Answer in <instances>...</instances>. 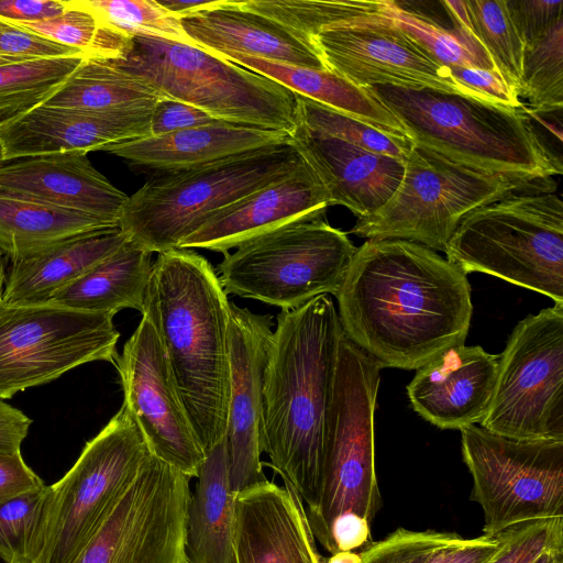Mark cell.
I'll list each match as a JSON object with an SVG mask.
<instances>
[{
    "label": "cell",
    "mask_w": 563,
    "mask_h": 563,
    "mask_svg": "<svg viewBox=\"0 0 563 563\" xmlns=\"http://www.w3.org/2000/svg\"><path fill=\"white\" fill-rule=\"evenodd\" d=\"M343 333L380 367L418 369L465 343L473 305L467 274L406 240H366L336 294Z\"/></svg>",
    "instance_id": "6da1fadb"
},
{
    "label": "cell",
    "mask_w": 563,
    "mask_h": 563,
    "mask_svg": "<svg viewBox=\"0 0 563 563\" xmlns=\"http://www.w3.org/2000/svg\"><path fill=\"white\" fill-rule=\"evenodd\" d=\"M342 335L332 298L321 295L282 310L267 349L262 451L306 509L318 499Z\"/></svg>",
    "instance_id": "7a4b0ae2"
},
{
    "label": "cell",
    "mask_w": 563,
    "mask_h": 563,
    "mask_svg": "<svg viewBox=\"0 0 563 563\" xmlns=\"http://www.w3.org/2000/svg\"><path fill=\"white\" fill-rule=\"evenodd\" d=\"M142 316L158 336L206 454L225 439L230 399V301L213 266L188 249L158 253Z\"/></svg>",
    "instance_id": "3957f363"
},
{
    "label": "cell",
    "mask_w": 563,
    "mask_h": 563,
    "mask_svg": "<svg viewBox=\"0 0 563 563\" xmlns=\"http://www.w3.org/2000/svg\"><path fill=\"white\" fill-rule=\"evenodd\" d=\"M365 89L394 114L412 143L449 159L527 184L562 174L561 159L523 106L516 109L429 88Z\"/></svg>",
    "instance_id": "277c9868"
},
{
    "label": "cell",
    "mask_w": 563,
    "mask_h": 563,
    "mask_svg": "<svg viewBox=\"0 0 563 563\" xmlns=\"http://www.w3.org/2000/svg\"><path fill=\"white\" fill-rule=\"evenodd\" d=\"M130 44L111 66L219 121L291 134L297 95L277 81L195 45L148 33H128Z\"/></svg>",
    "instance_id": "5b68a950"
},
{
    "label": "cell",
    "mask_w": 563,
    "mask_h": 563,
    "mask_svg": "<svg viewBox=\"0 0 563 563\" xmlns=\"http://www.w3.org/2000/svg\"><path fill=\"white\" fill-rule=\"evenodd\" d=\"M302 161L290 141L190 169L154 174L129 196L119 228L152 254L178 249L213 214L287 176Z\"/></svg>",
    "instance_id": "8992f818"
},
{
    "label": "cell",
    "mask_w": 563,
    "mask_h": 563,
    "mask_svg": "<svg viewBox=\"0 0 563 563\" xmlns=\"http://www.w3.org/2000/svg\"><path fill=\"white\" fill-rule=\"evenodd\" d=\"M444 253L466 274H489L563 305V202L553 189L514 192L473 210Z\"/></svg>",
    "instance_id": "52a82bcc"
},
{
    "label": "cell",
    "mask_w": 563,
    "mask_h": 563,
    "mask_svg": "<svg viewBox=\"0 0 563 563\" xmlns=\"http://www.w3.org/2000/svg\"><path fill=\"white\" fill-rule=\"evenodd\" d=\"M151 455L122 405L70 470L46 485L26 563H73Z\"/></svg>",
    "instance_id": "ba28073f"
},
{
    "label": "cell",
    "mask_w": 563,
    "mask_h": 563,
    "mask_svg": "<svg viewBox=\"0 0 563 563\" xmlns=\"http://www.w3.org/2000/svg\"><path fill=\"white\" fill-rule=\"evenodd\" d=\"M380 365L343 333L316 505L306 509L316 540L327 550L333 520L356 514L369 523L382 506L375 471L374 412Z\"/></svg>",
    "instance_id": "9c48e42d"
},
{
    "label": "cell",
    "mask_w": 563,
    "mask_h": 563,
    "mask_svg": "<svg viewBox=\"0 0 563 563\" xmlns=\"http://www.w3.org/2000/svg\"><path fill=\"white\" fill-rule=\"evenodd\" d=\"M549 179L527 184L449 159L412 143L402 179L376 211L358 218L352 233L367 240L397 239L444 252L473 210L510 194L554 189Z\"/></svg>",
    "instance_id": "30bf717a"
},
{
    "label": "cell",
    "mask_w": 563,
    "mask_h": 563,
    "mask_svg": "<svg viewBox=\"0 0 563 563\" xmlns=\"http://www.w3.org/2000/svg\"><path fill=\"white\" fill-rule=\"evenodd\" d=\"M355 251L323 216L302 218L225 253L219 280L227 295L294 310L318 296H336Z\"/></svg>",
    "instance_id": "8fae6325"
},
{
    "label": "cell",
    "mask_w": 563,
    "mask_h": 563,
    "mask_svg": "<svg viewBox=\"0 0 563 563\" xmlns=\"http://www.w3.org/2000/svg\"><path fill=\"white\" fill-rule=\"evenodd\" d=\"M479 426L512 440L563 441V305L514 328Z\"/></svg>",
    "instance_id": "7c38bea8"
},
{
    "label": "cell",
    "mask_w": 563,
    "mask_h": 563,
    "mask_svg": "<svg viewBox=\"0 0 563 563\" xmlns=\"http://www.w3.org/2000/svg\"><path fill=\"white\" fill-rule=\"evenodd\" d=\"M460 431L471 499L484 515L483 534L563 517V441L512 440L475 424Z\"/></svg>",
    "instance_id": "4fadbf2b"
},
{
    "label": "cell",
    "mask_w": 563,
    "mask_h": 563,
    "mask_svg": "<svg viewBox=\"0 0 563 563\" xmlns=\"http://www.w3.org/2000/svg\"><path fill=\"white\" fill-rule=\"evenodd\" d=\"M113 316L51 303H0V399L96 361L114 364Z\"/></svg>",
    "instance_id": "5bb4252c"
},
{
    "label": "cell",
    "mask_w": 563,
    "mask_h": 563,
    "mask_svg": "<svg viewBox=\"0 0 563 563\" xmlns=\"http://www.w3.org/2000/svg\"><path fill=\"white\" fill-rule=\"evenodd\" d=\"M190 479L151 455L73 563H183Z\"/></svg>",
    "instance_id": "9a60e30c"
},
{
    "label": "cell",
    "mask_w": 563,
    "mask_h": 563,
    "mask_svg": "<svg viewBox=\"0 0 563 563\" xmlns=\"http://www.w3.org/2000/svg\"><path fill=\"white\" fill-rule=\"evenodd\" d=\"M311 42L329 70L360 87L429 88L476 98L399 29L382 1L376 12L321 30Z\"/></svg>",
    "instance_id": "2e32d148"
},
{
    "label": "cell",
    "mask_w": 563,
    "mask_h": 563,
    "mask_svg": "<svg viewBox=\"0 0 563 563\" xmlns=\"http://www.w3.org/2000/svg\"><path fill=\"white\" fill-rule=\"evenodd\" d=\"M124 401L153 456L196 478L206 454L176 390L164 349L142 319L114 361Z\"/></svg>",
    "instance_id": "e0dca14e"
},
{
    "label": "cell",
    "mask_w": 563,
    "mask_h": 563,
    "mask_svg": "<svg viewBox=\"0 0 563 563\" xmlns=\"http://www.w3.org/2000/svg\"><path fill=\"white\" fill-rule=\"evenodd\" d=\"M273 318L230 302V399L225 442L234 493L267 481L263 472V380Z\"/></svg>",
    "instance_id": "ac0fdd59"
},
{
    "label": "cell",
    "mask_w": 563,
    "mask_h": 563,
    "mask_svg": "<svg viewBox=\"0 0 563 563\" xmlns=\"http://www.w3.org/2000/svg\"><path fill=\"white\" fill-rule=\"evenodd\" d=\"M153 107L90 112L40 104L0 124L3 161L88 153L112 143L150 136Z\"/></svg>",
    "instance_id": "d6986e66"
},
{
    "label": "cell",
    "mask_w": 563,
    "mask_h": 563,
    "mask_svg": "<svg viewBox=\"0 0 563 563\" xmlns=\"http://www.w3.org/2000/svg\"><path fill=\"white\" fill-rule=\"evenodd\" d=\"M327 192L305 161L290 174L209 218L178 249L228 253L242 243L302 218L323 216Z\"/></svg>",
    "instance_id": "ffe728a7"
},
{
    "label": "cell",
    "mask_w": 563,
    "mask_h": 563,
    "mask_svg": "<svg viewBox=\"0 0 563 563\" xmlns=\"http://www.w3.org/2000/svg\"><path fill=\"white\" fill-rule=\"evenodd\" d=\"M303 501L268 479L235 493L232 563H321Z\"/></svg>",
    "instance_id": "44dd1931"
},
{
    "label": "cell",
    "mask_w": 563,
    "mask_h": 563,
    "mask_svg": "<svg viewBox=\"0 0 563 563\" xmlns=\"http://www.w3.org/2000/svg\"><path fill=\"white\" fill-rule=\"evenodd\" d=\"M499 355L479 345H456L419 367L407 385L413 410L440 429L479 423L495 389Z\"/></svg>",
    "instance_id": "7402d4cb"
},
{
    "label": "cell",
    "mask_w": 563,
    "mask_h": 563,
    "mask_svg": "<svg viewBox=\"0 0 563 563\" xmlns=\"http://www.w3.org/2000/svg\"><path fill=\"white\" fill-rule=\"evenodd\" d=\"M0 195L91 214L117 225L129 198L93 167L84 152L1 164Z\"/></svg>",
    "instance_id": "603a6c76"
},
{
    "label": "cell",
    "mask_w": 563,
    "mask_h": 563,
    "mask_svg": "<svg viewBox=\"0 0 563 563\" xmlns=\"http://www.w3.org/2000/svg\"><path fill=\"white\" fill-rule=\"evenodd\" d=\"M291 143L323 186L329 205L363 218L380 208L398 188L405 161L358 147L297 121Z\"/></svg>",
    "instance_id": "cb8c5ba5"
},
{
    "label": "cell",
    "mask_w": 563,
    "mask_h": 563,
    "mask_svg": "<svg viewBox=\"0 0 563 563\" xmlns=\"http://www.w3.org/2000/svg\"><path fill=\"white\" fill-rule=\"evenodd\" d=\"M179 20L195 46L217 56L241 54L285 65L328 69L310 40L245 8L241 1L213 0Z\"/></svg>",
    "instance_id": "d4e9b609"
},
{
    "label": "cell",
    "mask_w": 563,
    "mask_h": 563,
    "mask_svg": "<svg viewBox=\"0 0 563 563\" xmlns=\"http://www.w3.org/2000/svg\"><path fill=\"white\" fill-rule=\"evenodd\" d=\"M284 132L217 121L159 136L112 143L100 151L154 174L203 166L250 151L290 142Z\"/></svg>",
    "instance_id": "484cf974"
},
{
    "label": "cell",
    "mask_w": 563,
    "mask_h": 563,
    "mask_svg": "<svg viewBox=\"0 0 563 563\" xmlns=\"http://www.w3.org/2000/svg\"><path fill=\"white\" fill-rule=\"evenodd\" d=\"M128 236L119 227L85 233L10 262L2 302L41 305L117 252Z\"/></svg>",
    "instance_id": "4316f807"
},
{
    "label": "cell",
    "mask_w": 563,
    "mask_h": 563,
    "mask_svg": "<svg viewBox=\"0 0 563 563\" xmlns=\"http://www.w3.org/2000/svg\"><path fill=\"white\" fill-rule=\"evenodd\" d=\"M186 512L183 563H232L235 493L225 439L206 453Z\"/></svg>",
    "instance_id": "83f0119b"
},
{
    "label": "cell",
    "mask_w": 563,
    "mask_h": 563,
    "mask_svg": "<svg viewBox=\"0 0 563 563\" xmlns=\"http://www.w3.org/2000/svg\"><path fill=\"white\" fill-rule=\"evenodd\" d=\"M152 264V253L128 240L47 303L113 317L125 308L142 313Z\"/></svg>",
    "instance_id": "f1b7e54d"
},
{
    "label": "cell",
    "mask_w": 563,
    "mask_h": 563,
    "mask_svg": "<svg viewBox=\"0 0 563 563\" xmlns=\"http://www.w3.org/2000/svg\"><path fill=\"white\" fill-rule=\"evenodd\" d=\"M219 57L268 77L297 95L356 118L379 131L408 139L401 124L383 103L365 88L329 69L285 65L241 54Z\"/></svg>",
    "instance_id": "f546056e"
},
{
    "label": "cell",
    "mask_w": 563,
    "mask_h": 563,
    "mask_svg": "<svg viewBox=\"0 0 563 563\" xmlns=\"http://www.w3.org/2000/svg\"><path fill=\"white\" fill-rule=\"evenodd\" d=\"M115 227L119 225L91 214L0 195V254L9 262Z\"/></svg>",
    "instance_id": "4dcf8cb0"
},
{
    "label": "cell",
    "mask_w": 563,
    "mask_h": 563,
    "mask_svg": "<svg viewBox=\"0 0 563 563\" xmlns=\"http://www.w3.org/2000/svg\"><path fill=\"white\" fill-rule=\"evenodd\" d=\"M162 97L155 89L111 66L85 57L68 78L42 103L90 112H110L154 104Z\"/></svg>",
    "instance_id": "1f68e13d"
},
{
    "label": "cell",
    "mask_w": 563,
    "mask_h": 563,
    "mask_svg": "<svg viewBox=\"0 0 563 563\" xmlns=\"http://www.w3.org/2000/svg\"><path fill=\"white\" fill-rule=\"evenodd\" d=\"M65 3L67 9L56 18L15 25L76 48L89 58L115 59L124 54L130 44V34L110 25L78 0Z\"/></svg>",
    "instance_id": "d6a6232c"
},
{
    "label": "cell",
    "mask_w": 563,
    "mask_h": 563,
    "mask_svg": "<svg viewBox=\"0 0 563 563\" xmlns=\"http://www.w3.org/2000/svg\"><path fill=\"white\" fill-rule=\"evenodd\" d=\"M85 57L80 54L0 66V124L42 104Z\"/></svg>",
    "instance_id": "836d02e7"
},
{
    "label": "cell",
    "mask_w": 563,
    "mask_h": 563,
    "mask_svg": "<svg viewBox=\"0 0 563 563\" xmlns=\"http://www.w3.org/2000/svg\"><path fill=\"white\" fill-rule=\"evenodd\" d=\"M476 38L496 71L520 97L526 46L508 13L505 0H466Z\"/></svg>",
    "instance_id": "e575fe53"
},
{
    "label": "cell",
    "mask_w": 563,
    "mask_h": 563,
    "mask_svg": "<svg viewBox=\"0 0 563 563\" xmlns=\"http://www.w3.org/2000/svg\"><path fill=\"white\" fill-rule=\"evenodd\" d=\"M520 97L531 112L551 113L563 107V18L539 41L526 47Z\"/></svg>",
    "instance_id": "d590c367"
},
{
    "label": "cell",
    "mask_w": 563,
    "mask_h": 563,
    "mask_svg": "<svg viewBox=\"0 0 563 563\" xmlns=\"http://www.w3.org/2000/svg\"><path fill=\"white\" fill-rule=\"evenodd\" d=\"M241 2L245 8L282 23L310 41L321 30L376 12L380 5V0H247Z\"/></svg>",
    "instance_id": "8d00e7d4"
},
{
    "label": "cell",
    "mask_w": 563,
    "mask_h": 563,
    "mask_svg": "<svg viewBox=\"0 0 563 563\" xmlns=\"http://www.w3.org/2000/svg\"><path fill=\"white\" fill-rule=\"evenodd\" d=\"M297 121L311 130L402 161L407 158L412 146L409 139L387 134L356 118L300 95H297Z\"/></svg>",
    "instance_id": "74e56055"
},
{
    "label": "cell",
    "mask_w": 563,
    "mask_h": 563,
    "mask_svg": "<svg viewBox=\"0 0 563 563\" xmlns=\"http://www.w3.org/2000/svg\"><path fill=\"white\" fill-rule=\"evenodd\" d=\"M380 1L383 11L438 64L495 70L464 46L448 27L398 5L396 1Z\"/></svg>",
    "instance_id": "f35d334b"
},
{
    "label": "cell",
    "mask_w": 563,
    "mask_h": 563,
    "mask_svg": "<svg viewBox=\"0 0 563 563\" xmlns=\"http://www.w3.org/2000/svg\"><path fill=\"white\" fill-rule=\"evenodd\" d=\"M103 21L125 33H148L190 44L178 16L164 9L157 0H78Z\"/></svg>",
    "instance_id": "ab89813d"
},
{
    "label": "cell",
    "mask_w": 563,
    "mask_h": 563,
    "mask_svg": "<svg viewBox=\"0 0 563 563\" xmlns=\"http://www.w3.org/2000/svg\"><path fill=\"white\" fill-rule=\"evenodd\" d=\"M465 538L450 531H416L398 528L360 552L361 563H427L439 550Z\"/></svg>",
    "instance_id": "60d3db41"
},
{
    "label": "cell",
    "mask_w": 563,
    "mask_h": 563,
    "mask_svg": "<svg viewBox=\"0 0 563 563\" xmlns=\"http://www.w3.org/2000/svg\"><path fill=\"white\" fill-rule=\"evenodd\" d=\"M495 537L500 549L492 563H536L544 553L563 549V517L523 521Z\"/></svg>",
    "instance_id": "b9f144b4"
},
{
    "label": "cell",
    "mask_w": 563,
    "mask_h": 563,
    "mask_svg": "<svg viewBox=\"0 0 563 563\" xmlns=\"http://www.w3.org/2000/svg\"><path fill=\"white\" fill-rule=\"evenodd\" d=\"M46 485L0 504V559L3 563H26L27 548Z\"/></svg>",
    "instance_id": "7bdbcfd3"
},
{
    "label": "cell",
    "mask_w": 563,
    "mask_h": 563,
    "mask_svg": "<svg viewBox=\"0 0 563 563\" xmlns=\"http://www.w3.org/2000/svg\"><path fill=\"white\" fill-rule=\"evenodd\" d=\"M82 54L0 19V66ZM84 55V54H82Z\"/></svg>",
    "instance_id": "ee69618b"
},
{
    "label": "cell",
    "mask_w": 563,
    "mask_h": 563,
    "mask_svg": "<svg viewBox=\"0 0 563 563\" xmlns=\"http://www.w3.org/2000/svg\"><path fill=\"white\" fill-rule=\"evenodd\" d=\"M525 46L542 38L563 18L562 0H505Z\"/></svg>",
    "instance_id": "f6af8a7d"
},
{
    "label": "cell",
    "mask_w": 563,
    "mask_h": 563,
    "mask_svg": "<svg viewBox=\"0 0 563 563\" xmlns=\"http://www.w3.org/2000/svg\"><path fill=\"white\" fill-rule=\"evenodd\" d=\"M446 68L455 82L470 90L477 99L516 109L522 107L520 97L496 70L464 66Z\"/></svg>",
    "instance_id": "bcb514c9"
},
{
    "label": "cell",
    "mask_w": 563,
    "mask_h": 563,
    "mask_svg": "<svg viewBox=\"0 0 563 563\" xmlns=\"http://www.w3.org/2000/svg\"><path fill=\"white\" fill-rule=\"evenodd\" d=\"M207 112L186 102L159 97L154 103L151 117V135L159 136L176 131L197 128L217 122Z\"/></svg>",
    "instance_id": "7dc6e473"
},
{
    "label": "cell",
    "mask_w": 563,
    "mask_h": 563,
    "mask_svg": "<svg viewBox=\"0 0 563 563\" xmlns=\"http://www.w3.org/2000/svg\"><path fill=\"white\" fill-rule=\"evenodd\" d=\"M45 484L26 465L21 452H0V504Z\"/></svg>",
    "instance_id": "c3c4849f"
},
{
    "label": "cell",
    "mask_w": 563,
    "mask_h": 563,
    "mask_svg": "<svg viewBox=\"0 0 563 563\" xmlns=\"http://www.w3.org/2000/svg\"><path fill=\"white\" fill-rule=\"evenodd\" d=\"M499 549L495 536L482 534L437 551L427 563H492Z\"/></svg>",
    "instance_id": "681fc988"
},
{
    "label": "cell",
    "mask_w": 563,
    "mask_h": 563,
    "mask_svg": "<svg viewBox=\"0 0 563 563\" xmlns=\"http://www.w3.org/2000/svg\"><path fill=\"white\" fill-rule=\"evenodd\" d=\"M371 542V523L356 514H343L336 517L329 532L327 551H353Z\"/></svg>",
    "instance_id": "f907efd6"
},
{
    "label": "cell",
    "mask_w": 563,
    "mask_h": 563,
    "mask_svg": "<svg viewBox=\"0 0 563 563\" xmlns=\"http://www.w3.org/2000/svg\"><path fill=\"white\" fill-rule=\"evenodd\" d=\"M67 9L58 0H0V19L12 23H35L58 16Z\"/></svg>",
    "instance_id": "816d5d0a"
},
{
    "label": "cell",
    "mask_w": 563,
    "mask_h": 563,
    "mask_svg": "<svg viewBox=\"0 0 563 563\" xmlns=\"http://www.w3.org/2000/svg\"><path fill=\"white\" fill-rule=\"evenodd\" d=\"M32 420L21 410L0 399V452H21Z\"/></svg>",
    "instance_id": "f5cc1de1"
},
{
    "label": "cell",
    "mask_w": 563,
    "mask_h": 563,
    "mask_svg": "<svg viewBox=\"0 0 563 563\" xmlns=\"http://www.w3.org/2000/svg\"><path fill=\"white\" fill-rule=\"evenodd\" d=\"M213 0H157V2L172 14L180 18L209 5Z\"/></svg>",
    "instance_id": "db71d44e"
},
{
    "label": "cell",
    "mask_w": 563,
    "mask_h": 563,
    "mask_svg": "<svg viewBox=\"0 0 563 563\" xmlns=\"http://www.w3.org/2000/svg\"><path fill=\"white\" fill-rule=\"evenodd\" d=\"M321 563H361V556L354 551H339L329 558L322 556Z\"/></svg>",
    "instance_id": "11a10c76"
},
{
    "label": "cell",
    "mask_w": 563,
    "mask_h": 563,
    "mask_svg": "<svg viewBox=\"0 0 563 563\" xmlns=\"http://www.w3.org/2000/svg\"><path fill=\"white\" fill-rule=\"evenodd\" d=\"M536 563H563V549L544 553Z\"/></svg>",
    "instance_id": "9f6ffc18"
},
{
    "label": "cell",
    "mask_w": 563,
    "mask_h": 563,
    "mask_svg": "<svg viewBox=\"0 0 563 563\" xmlns=\"http://www.w3.org/2000/svg\"><path fill=\"white\" fill-rule=\"evenodd\" d=\"M7 280V271L4 264V257L0 254V303L2 302L3 291Z\"/></svg>",
    "instance_id": "6f0895ef"
},
{
    "label": "cell",
    "mask_w": 563,
    "mask_h": 563,
    "mask_svg": "<svg viewBox=\"0 0 563 563\" xmlns=\"http://www.w3.org/2000/svg\"><path fill=\"white\" fill-rule=\"evenodd\" d=\"M3 163H4V161H3L2 148H1V144H0V165Z\"/></svg>",
    "instance_id": "680465c9"
}]
</instances>
